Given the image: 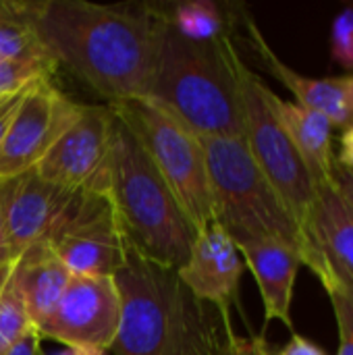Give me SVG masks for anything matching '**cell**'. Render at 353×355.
Wrapping results in <instances>:
<instances>
[{"label":"cell","mask_w":353,"mask_h":355,"mask_svg":"<svg viewBox=\"0 0 353 355\" xmlns=\"http://www.w3.org/2000/svg\"><path fill=\"white\" fill-rule=\"evenodd\" d=\"M156 10L177 33L191 42L204 44L229 35L227 17L212 0H187L173 6H156Z\"/></svg>","instance_id":"cell-20"},{"label":"cell","mask_w":353,"mask_h":355,"mask_svg":"<svg viewBox=\"0 0 353 355\" xmlns=\"http://www.w3.org/2000/svg\"><path fill=\"white\" fill-rule=\"evenodd\" d=\"M333 185H335L337 193L341 196V200L347 204V208L353 212V171L337 166V171L333 175Z\"/></svg>","instance_id":"cell-27"},{"label":"cell","mask_w":353,"mask_h":355,"mask_svg":"<svg viewBox=\"0 0 353 355\" xmlns=\"http://www.w3.org/2000/svg\"><path fill=\"white\" fill-rule=\"evenodd\" d=\"M123 318L114 277L71 275L56 308L37 327L40 339L92 352H110Z\"/></svg>","instance_id":"cell-10"},{"label":"cell","mask_w":353,"mask_h":355,"mask_svg":"<svg viewBox=\"0 0 353 355\" xmlns=\"http://www.w3.org/2000/svg\"><path fill=\"white\" fill-rule=\"evenodd\" d=\"M15 262L10 248H8V239H6V229H4V216H2V198H0V272L6 270L10 264Z\"/></svg>","instance_id":"cell-31"},{"label":"cell","mask_w":353,"mask_h":355,"mask_svg":"<svg viewBox=\"0 0 353 355\" xmlns=\"http://www.w3.org/2000/svg\"><path fill=\"white\" fill-rule=\"evenodd\" d=\"M112 121L108 104H81L33 171L69 191H108Z\"/></svg>","instance_id":"cell-9"},{"label":"cell","mask_w":353,"mask_h":355,"mask_svg":"<svg viewBox=\"0 0 353 355\" xmlns=\"http://www.w3.org/2000/svg\"><path fill=\"white\" fill-rule=\"evenodd\" d=\"M239 252L260 289L266 322L279 320L293 331L291 302L298 272L304 266L302 254L291 245L273 239L246 243Z\"/></svg>","instance_id":"cell-15"},{"label":"cell","mask_w":353,"mask_h":355,"mask_svg":"<svg viewBox=\"0 0 353 355\" xmlns=\"http://www.w3.org/2000/svg\"><path fill=\"white\" fill-rule=\"evenodd\" d=\"M337 166L353 171V127L345 129L339 137V154H337Z\"/></svg>","instance_id":"cell-29"},{"label":"cell","mask_w":353,"mask_h":355,"mask_svg":"<svg viewBox=\"0 0 353 355\" xmlns=\"http://www.w3.org/2000/svg\"><path fill=\"white\" fill-rule=\"evenodd\" d=\"M308 239L322 252L329 266L353 285V212L333 181L316 189Z\"/></svg>","instance_id":"cell-18"},{"label":"cell","mask_w":353,"mask_h":355,"mask_svg":"<svg viewBox=\"0 0 353 355\" xmlns=\"http://www.w3.org/2000/svg\"><path fill=\"white\" fill-rule=\"evenodd\" d=\"M54 355H106L104 352H92V349H79V347H62Z\"/></svg>","instance_id":"cell-32"},{"label":"cell","mask_w":353,"mask_h":355,"mask_svg":"<svg viewBox=\"0 0 353 355\" xmlns=\"http://www.w3.org/2000/svg\"><path fill=\"white\" fill-rule=\"evenodd\" d=\"M40 333H37V329L33 327V329H29L8 352L6 355H37L40 354Z\"/></svg>","instance_id":"cell-28"},{"label":"cell","mask_w":353,"mask_h":355,"mask_svg":"<svg viewBox=\"0 0 353 355\" xmlns=\"http://www.w3.org/2000/svg\"><path fill=\"white\" fill-rule=\"evenodd\" d=\"M73 191L42 179L33 168L0 181L2 216L12 258L48 237Z\"/></svg>","instance_id":"cell-13"},{"label":"cell","mask_w":353,"mask_h":355,"mask_svg":"<svg viewBox=\"0 0 353 355\" xmlns=\"http://www.w3.org/2000/svg\"><path fill=\"white\" fill-rule=\"evenodd\" d=\"M331 54L333 58L353 71V8H343L335 23H333V35H331Z\"/></svg>","instance_id":"cell-24"},{"label":"cell","mask_w":353,"mask_h":355,"mask_svg":"<svg viewBox=\"0 0 353 355\" xmlns=\"http://www.w3.org/2000/svg\"><path fill=\"white\" fill-rule=\"evenodd\" d=\"M214 223L237 248L254 241H281L302 254L308 266L327 287L337 272L306 237L289 206L264 177L252 158L246 139L202 137Z\"/></svg>","instance_id":"cell-4"},{"label":"cell","mask_w":353,"mask_h":355,"mask_svg":"<svg viewBox=\"0 0 353 355\" xmlns=\"http://www.w3.org/2000/svg\"><path fill=\"white\" fill-rule=\"evenodd\" d=\"M0 58L42 64L56 71L58 64L37 35L31 2L0 0Z\"/></svg>","instance_id":"cell-19"},{"label":"cell","mask_w":353,"mask_h":355,"mask_svg":"<svg viewBox=\"0 0 353 355\" xmlns=\"http://www.w3.org/2000/svg\"><path fill=\"white\" fill-rule=\"evenodd\" d=\"M275 355H329L320 345H316L314 341L293 333L289 343L283 345L279 352H275Z\"/></svg>","instance_id":"cell-26"},{"label":"cell","mask_w":353,"mask_h":355,"mask_svg":"<svg viewBox=\"0 0 353 355\" xmlns=\"http://www.w3.org/2000/svg\"><path fill=\"white\" fill-rule=\"evenodd\" d=\"M114 281L123 297L114 355H218L231 316L196 300L177 270L152 264L127 248Z\"/></svg>","instance_id":"cell-3"},{"label":"cell","mask_w":353,"mask_h":355,"mask_svg":"<svg viewBox=\"0 0 353 355\" xmlns=\"http://www.w3.org/2000/svg\"><path fill=\"white\" fill-rule=\"evenodd\" d=\"M19 98H21V94H19V96H10V98H2V100H0V144H2V139H4V133H6V129H8V123H10V119H12V112H15V108H17Z\"/></svg>","instance_id":"cell-30"},{"label":"cell","mask_w":353,"mask_h":355,"mask_svg":"<svg viewBox=\"0 0 353 355\" xmlns=\"http://www.w3.org/2000/svg\"><path fill=\"white\" fill-rule=\"evenodd\" d=\"M52 73H54V69H48L42 64L0 58V100L19 96L27 87L35 85L37 81L52 79Z\"/></svg>","instance_id":"cell-23"},{"label":"cell","mask_w":353,"mask_h":355,"mask_svg":"<svg viewBox=\"0 0 353 355\" xmlns=\"http://www.w3.org/2000/svg\"><path fill=\"white\" fill-rule=\"evenodd\" d=\"M108 106L141 144L196 233L212 225L202 137L152 98H133Z\"/></svg>","instance_id":"cell-6"},{"label":"cell","mask_w":353,"mask_h":355,"mask_svg":"<svg viewBox=\"0 0 353 355\" xmlns=\"http://www.w3.org/2000/svg\"><path fill=\"white\" fill-rule=\"evenodd\" d=\"M79 106L81 104L67 98L52 79L27 87L17 102L0 144V181L35 168L77 116Z\"/></svg>","instance_id":"cell-11"},{"label":"cell","mask_w":353,"mask_h":355,"mask_svg":"<svg viewBox=\"0 0 353 355\" xmlns=\"http://www.w3.org/2000/svg\"><path fill=\"white\" fill-rule=\"evenodd\" d=\"M156 29L148 98L162 104L200 137L243 139V104L237 77L239 52L231 35L191 42L152 6Z\"/></svg>","instance_id":"cell-2"},{"label":"cell","mask_w":353,"mask_h":355,"mask_svg":"<svg viewBox=\"0 0 353 355\" xmlns=\"http://www.w3.org/2000/svg\"><path fill=\"white\" fill-rule=\"evenodd\" d=\"M218 355H275V347L260 337H239L233 333V327L225 331Z\"/></svg>","instance_id":"cell-25"},{"label":"cell","mask_w":353,"mask_h":355,"mask_svg":"<svg viewBox=\"0 0 353 355\" xmlns=\"http://www.w3.org/2000/svg\"><path fill=\"white\" fill-rule=\"evenodd\" d=\"M46 241L71 275L114 277L127 258L108 191H73Z\"/></svg>","instance_id":"cell-8"},{"label":"cell","mask_w":353,"mask_h":355,"mask_svg":"<svg viewBox=\"0 0 353 355\" xmlns=\"http://www.w3.org/2000/svg\"><path fill=\"white\" fill-rule=\"evenodd\" d=\"M237 77L243 104V139L248 150L308 237L310 214L316 200L314 181L291 137L273 110V89L241 58L237 62Z\"/></svg>","instance_id":"cell-7"},{"label":"cell","mask_w":353,"mask_h":355,"mask_svg":"<svg viewBox=\"0 0 353 355\" xmlns=\"http://www.w3.org/2000/svg\"><path fill=\"white\" fill-rule=\"evenodd\" d=\"M33 329L27 314L23 295L15 281V262L0 272V355L6 352Z\"/></svg>","instance_id":"cell-21"},{"label":"cell","mask_w":353,"mask_h":355,"mask_svg":"<svg viewBox=\"0 0 353 355\" xmlns=\"http://www.w3.org/2000/svg\"><path fill=\"white\" fill-rule=\"evenodd\" d=\"M270 104L295 150L300 152L314 187H322L333 181L337 171V154L333 150V125L327 116L308 110L295 102H287L270 92Z\"/></svg>","instance_id":"cell-16"},{"label":"cell","mask_w":353,"mask_h":355,"mask_svg":"<svg viewBox=\"0 0 353 355\" xmlns=\"http://www.w3.org/2000/svg\"><path fill=\"white\" fill-rule=\"evenodd\" d=\"M69 279V268L46 239L35 241L15 260V281L35 329L52 314Z\"/></svg>","instance_id":"cell-17"},{"label":"cell","mask_w":353,"mask_h":355,"mask_svg":"<svg viewBox=\"0 0 353 355\" xmlns=\"http://www.w3.org/2000/svg\"><path fill=\"white\" fill-rule=\"evenodd\" d=\"M325 291L331 300L339 329L337 355H353V285L337 275L325 287Z\"/></svg>","instance_id":"cell-22"},{"label":"cell","mask_w":353,"mask_h":355,"mask_svg":"<svg viewBox=\"0 0 353 355\" xmlns=\"http://www.w3.org/2000/svg\"><path fill=\"white\" fill-rule=\"evenodd\" d=\"M243 268L246 262L235 241L212 223L196 233L189 256L177 270V277L196 300L229 316Z\"/></svg>","instance_id":"cell-12"},{"label":"cell","mask_w":353,"mask_h":355,"mask_svg":"<svg viewBox=\"0 0 353 355\" xmlns=\"http://www.w3.org/2000/svg\"><path fill=\"white\" fill-rule=\"evenodd\" d=\"M112 116L108 193L125 243L144 260L179 270L189 256L196 229L141 144L114 112Z\"/></svg>","instance_id":"cell-5"},{"label":"cell","mask_w":353,"mask_h":355,"mask_svg":"<svg viewBox=\"0 0 353 355\" xmlns=\"http://www.w3.org/2000/svg\"><path fill=\"white\" fill-rule=\"evenodd\" d=\"M246 27L252 48L262 58L264 67L295 96V104L327 116L335 129L345 131L353 127V73L322 79L300 75L275 54L262 31L250 17H246Z\"/></svg>","instance_id":"cell-14"},{"label":"cell","mask_w":353,"mask_h":355,"mask_svg":"<svg viewBox=\"0 0 353 355\" xmlns=\"http://www.w3.org/2000/svg\"><path fill=\"white\" fill-rule=\"evenodd\" d=\"M31 15L54 62L67 67L108 104L148 98L156 52L150 4L44 0L31 2Z\"/></svg>","instance_id":"cell-1"}]
</instances>
